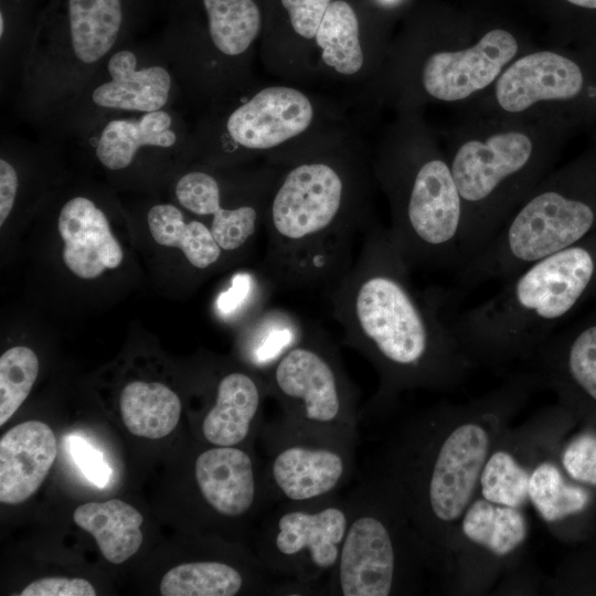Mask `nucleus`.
<instances>
[{
  "instance_id": "obj_11",
  "label": "nucleus",
  "mask_w": 596,
  "mask_h": 596,
  "mask_svg": "<svg viewBox=\"0 0 596 596\" xmlns=\"http://www.w3.org/2000/svg\"><path fill=\"white\" fill-rule=\"evenodd\" d=\"M268 394L292 425L350 440L356 438L358 391L338 349L318 327L262 373Z\"/></svg>"
},
{
  "instance_id": "obj_15",
  "label": "nucleus",
  "mask_w": 596,
  "mask_h": 596,
  "mask_svg": "<svg viewBox=\"0 0 596 596\" xmlns=\"http://www.w3.org/2000/svg\"><path fill=\"white\" fill-rule=\"evenodd\" d=\"M348 501L313 505L283 504L269 520L265 562L270 574L294 581L308 590L336 567L349 523Z\"/></svg>"
},
{
  "instance_id": "obj_6",
  "label": "nucleus",
  "mask_w": 596,
  "mask_h": 596,
  "mask_svg": "<svg viewBox=\"0 0 596 596\" xmlns=\"http://www.w3.org/2000/svg\"><path fill=\"white\" fill-rule=\"evenodd\" d=\"M34 29L15 91L19 118L43 130L128 38L125 0H61Z\"/></svg>"
},
{
  "instance_id": "obj_18",
  "label": "nucleus",
  "mask_w": 596,
  "mask_h": 596,
  "mask_svg": "<svg viewBox=\"0 0 596 596\" xmlns=\"http://www.w3.org/2000/svg\"><path fill=\"white\" fill-rule=\"evenodd\" d=\"M313 118L308 97L285 86L266 87L234 107L223 120L232 148L267 150L304 132Z\"/></svg>"
},
{
  "instance_id": "obj_32",
  "label": "nucleus",
  "mask_w": 596,
  "mask_h": 596,
  "mask_svg": "<svg viewBox=\"0 0 596 596\" xmlns=\"http://www.w3.org/2000/svg\"><path fill=\"white\" fill-rule=\"evenodd\" d=\"M243 574L217 561L183 563L169 570L160 583L163 596H233L242 590Z\"/></svg>"
},
{
  "instance_id": "obj_12",
  "label": "nucleus",
  "mask_w": 596,
  "mask_h": 596,
  "mask_svg": "<svg viewBox=\"0 0 596 596\" xmlns=\"http://www.w3.org/2000/svg\"><path fill=\"white\" fill-rule=\"evenodd\" d=\"M531 47L507 22L456 18L450 34L423 58L421 88L433 100L466 106Z\"/></svg>"
},
{
  "instance_id": "obj_8",
  "label": "nucleus",
  "mask_w": 596,
  "mask_h": 596,
  "mask_svg": "<svg viewBox=\"0 0 596 596\" xmlns=\"http://www.w3.org/2000/svg\"><path fill=\"white\" fill-rule=\"evenodd\" d=\"M349 523L327 590L341 596H390L411 592L427 566L407 514L377 476L351 493Z\"/></svg>"
},
{
  "instance_id": "obj_37",
  "label": "nucleus",
  "mask_w": 596,
  "mask_h": 596,
  "mask_svg": "<svg viewBox=\"0 0 596 596\" xmlns=\"http://www.w3.org/2000/svg\"><path fill=\"white\" fill-rule=\"evenodd\" d=\"M288 11L294 31L305 39L316 36L331 0H280Z\"/></svg>"
},
{
  "instance_id": "obj_35",
  "label": "nucleus",
  "mask_w": 596,
  "mask_h": 596,
  "mask_svg": "<svg viewBox=\"0 0 596 596\" xmlns=\"http://www.w3.org/2000/svg\"><path fill=\"white\" fill-rule=\"evenodd\" d=\"M558 460L571 479L596 487V433L575 436L558 450Z\"/></svg>"
},
{
  "instance_id": "obj_4",
  "label": "nucleus",
  "mask_w": 596,
  "mask_h": 596,
  "mask_svg": "<svg viewBox=\"0 0 596 596\" xmlns=\"http://www.w3.org/2000/svg\"><path fill=\"white\" fill-rule=\"evenodd\" d=\"M596 298V232L504 279L487 300L448 321L473 360L502 365L532 358L575 311Z\"/></svg>"
},
{
  "instance_id": "obj_36",
  "label": "nucleus",
  "mask_w": 596,
  "mask_h": 596,
  "mask_svg": "<svg viewBox=\"0 0 596 596\" xmlns=\"http://www.w3.org/2000/svg\"><path fill=\"white\" fill-rule=\"evenodd\" d=\"M67 445L70 454L86 479L97 487H105L109 481L111 470L103 453L78 435L67 436Z\"/></svg>"
},
{
  "instance_id": "obj_30",
  "label": "nucleus",
  "mask_w": 596,
  "mask_h": 596,
  "mask_svg": "<svg viewBox=\"0 0 596 596\" xmlns=\"http://www.w3.org/2000/svg\"><path fill=\"white\" fill-rule=\"evenodd\" d=\"M307 324L292 312L279 307H266L248 320L242 338L247 362L263 373L304 336Z\"/></svg>"
},
{
  "instance_id": "obj_31",
  "label": "nucleus",
  "mask_w": 596,
  "mask_h": 596,
  "mask_svg": "<svg viewBox=\"0 0 596 596\" xmlns=\"http://www.w3.org/2000/svg\"><path fill=\"white\" fill-rule=\"evenodd\" d=\"M322 61L342 75L358 73L364 63L359 38V21L352 7L343 1H332L315 36Z\"/></svg>"
},
{
  "instance_id": "obj_9",
  "label": "nucleus",
  "mask_w": 596,
  "mask_h": 596,
  "mask_svg": "<svg viewBox=\"0 0 596 596\" xmlns=\"http://www.w3.org/2000/svg\"><path fill=\"white\" fill-rule=\"evenodd\" d=\"M382 180L392 205L389 232L408 266L457 270L462 209L446 155L430 147L402 153L384 164Z\"/></svg>"
},
{
  "instance_id": "obj_33",
  "label": "nucleus",
  "mask_w": 596,
  "mask_h": 596,
  "mask_svg": "<svg viewBox=\"0 0 596 596\" xmlns=\"http://www.w3.org/2000/svg\"><path fill=\"white\" fill-rule=\"evenodd\" d=\"M275 290L272 283L260 270L235 273L230 285L221 290L214 301L216 316L226 322L251 320L263 309Z\"/></svg>"
},
{
  "instance_id": "obj_25",
  "label": "nucleus",
  "mask_w": 596,
  "mask_h": 596,
  "mask_svg": "<svg viewBox=\"0 0 596 596\" xmlns=\"http://www.w3.org/2000/svg\"><path fill=\"white\" fill-rule=\"evenodd\" d=\"M73 519L93 535L103 556L113 564L124 563L142 543V515L119 499L84 503L75 509Z\"/></svg>"
},
{
  "instance_id": "obj_23",
  "label": "nucleus",
  "mask_w": 596,
  "mask_h": 596,
  "mask_svg": "<svg viewBox=\"0 0 596 596\" xmlns=\"http://www.w3.org/2000/svg\"><path fill=\"white\" fill-rule=\"evenodd\" d=\"M194 476L204 501L226 518L246 514L257 496L252 457L236 446H213L195 459Z\"/></svg>"
},
{
  "instance_id": "obj_2",
  "label": "nucleus",
  "mask_w": 596,
  "mask_h": 596,
  "mask_svg": "<svg viewBox=\"0 0 596 596\" xmlns=\"http://www.w3.org/2000/svg\"><path fill=\"white\" fill-rule=\"evenodd\" d=\"M539 384L535 373H517L480 397L416 415L391 443L380 476L405 510L429 568L440 573L494 444Z\"/></svg>"
},
{
  "instance_id": "obj_29",
  "label": "nucleus",
  "mask_w": 596,
  "mask_h": 596,
  "mask_svg": "<svg viewBox=\"0 0 596 596\" xmlns=\"http://www.w3.org/2000/svg\"><path fill=\"white\" fill-rule=\"evenodd\" d=\"M206 15L209 51L236 58L251 47L260 30V11L254 0H202Z\"/></svg>"
},
{
  "instance_id": "obj_34",
  "label": "nucleus",
  "mask_w": 596,
  "mask_h": 596,
  "mask_svg": "<svg viewBox=\"0 0 596 596\" xmlns=\"http://www.w3.org/2000/svg\"><path fill=\"white\" fill-rule=\"evenodd\" d=\"M39 374L36 354L28 347L7 350L0 358V426L25 401Z\"/></svg>"
},
{
  "instance_id": "obj_1",
  "label": "nucleus",
  "mask_w": 596,
  "mask_h": 596,
  "mask_svg": "<svg viewBox=\"0 0 596 596\" xmlns=\"http://www.w3.org/2000/svg\"><path fill=\"white\" fill-rule=\"evenodd\" d=\"M389 230L372 224L351 268L326 290L343 341L374 366L372 407L409 390L449 391L476 365L449 324L440 289L417 290Z\"/></svg>"
},
{
  "instance_id": "obj_5",
  "label": "nucleus",
  "mask_w": 596,
  "mask_h": 596,
  "mask_svg": "<svg viewBox=\"0 0 596 596\" xmlns=\"http://www.w3.org/2000/svg\"><path fill=\"white\" fill-rule=\"evenodd\" d=\"M262 272L275 290L332 287L353 264L355 237L373 223L353 205L342 171L324 161L290 169L269 199Z\"/></svg>"
},
{
  "instance_id": "obj_7",
  "label": "nucleus",
  "mask_w": 596,
  "mask_h": 596,
  "mask_svg": "<svg viewBox=\"0 0 596 596\" xmlns=\"http://www.w3.org/2000/svg\"><path fill=\"white\" fill-rule=\"evenodd\" d=\"M596 232V160L551 171L476 257L459 268L457 290L512 276Z\"/></svg>"
},
{
  "instance_id": "obj_14",
  "label": "nucleus",
  "mask_w": 596,
  "mask_h": 596,
  "mask_svg": "<svg viewBox=\"0 0 596 596\" xmlns=\"http://www.w3.org/2000/svg\"><path fill=\"white\" fill-rule=\"evenodd\" d=\"M269 499L313 505L334 499L353 470L355 440L322 434L281 418L268 428Z\"/></svg>"
},
{
  "instance_id": "obj_28",
  "label": "nucleus",
  "mask_w": 596,
  "mask_h": 596,
  "mask_svg": "<svg viewBox=\"0 0 596 596\" xmlns=\"http://www.w3.org/2000/svg\"><path fill=\"white\" fill-rule=\"evenodd\" d=\"M147 223L158 244L179 248L198 270L217 265L224 254L209 226L200 220L187 222L182 210L174 204L152 205L147 213Z\"/></svg>"
},
{
  "instance_id": "obj_17",
  "label": "nucleus",
  "mask_w": 596,
  "mask_h": 596,
  "mask_svg": "<svg viewBox=\"0 0 596 596\" xmlns=\"http://www.w3.org/2000/svg\"><path fill=\"white\" fill-rule=\"evenodd\" d=\"M560 406L543 408L515 427H507L482 469L478 494L486 500L524 509L529 480L536 465L558 451Z\"/></svg>"
},
{
  "instance_id": "obj_16",
  "label": "nucleus",
  "mask_w": 596,
  "mask_h": 596,
  "mask_svg": "<svg viewBox=\"0 0 596 596\" xmlns=\"http://www.w3.org/2000/svg\"><path fill=\"white\" fill-rule=\"evenodd\" d=\"M76 140L100 167L120 173L141 162L183 158L193 137L179 111L170 107L105 118Z\"/></svg>"
},
{
  "instance_id": "obj_26",
  "label": "nucleus",
  "mask_w": 596,
  "mask_h": 596,
  "mask_svg": "<svg viewBox=\"0 0 596 596\" xmlns=\"http://www.w3.org/2000/svg\"><path fill=\"white\" fill-rule=\"evenodd\" d=\"M529 503L546 528L557 534L565 522L589 508L592 492L566 475L556 451L533 469L529 480Z\"/></svg>"
},
{
  "instance_id": "obj_24",
  "label": "nucleus",
  "mask_w": 596,
  "mask_h": 596,
  "mask_svg": "<svg viewBox=\"0 0 596 596\" xmlns=\"http://www.w3.org/2000/svg\"><path fill=\"white\" fill-rule=\"evenodd\" d=\"M268 389L264 376L244 371L223 375L214 404L203 417L202 435L212 446H237L252 433Z\"/></svg>"
},
{
  "instance_id": "obj_3",
  "label": "nucleus",
  "mask_w": 596,
  "mask_h": 596,
  "mask_svg": "<svg viewBox=\"0 0 596 596\" xmlns=\"http://www.w3.org/2000/svg\"><path fill=\"white\" fill-rule=\"evenodd\" d=\"M562 129L550 120L464 113L446 153L462 209L458 269L552 171Z\"/></svg>"
},
{
  "instance_id": "obj_22",
  "label": "nucleus",
  "mask_w": 596,
  "mask_h": 596,
  "mask_svg": "<svg viewBox=\"0 0 596 596\" xmlns=\"http://www.w3.org/2000/svg\"><path fill=\"white\" fill-rule=\"evenodd\" d=\"M57 455L56 438L49 425L28 421L0 439V501L18 504L33 496Z\"/></svg>"
},
{
  "instance_id": "obj_13",
  "label": "nucleus",
  "mask_w": 596,
  "mask_h": 596,
  "mask_svg": "<svg viewBox=\"0 0 596 596\" xmlns=\"http://www.w3.org/2000/svg\"><path fill=\"white\" fill-rule=\"evenodd\" d=\"M524 509L477 496L464 512L440 574L449 592L482 595L514 571L529 536Z\"/></svg>"
},
{
  "instance_id": "obj_21",
  "label": "nucleus",
  "mask_w": 596,
  "mask_h": 596,
  "mask_svg": "<svg viewBox=\"0 0 596 596\" xmlns=\"http://www.w3.org/2000/svg\"><path fill=\"white\" fill-rule=\"evenodd\" d=\"M178 203L190 213L211 217L209 228L224 253H235L252 244L262 217L260 207L232 210L217 177L206 170L182 173L173 189Z\"/></svg>"
},
{
  "instance_id": "obj_10",
  "label": "nucleus",
  "mask_w": 596,
  "mask_h": 596,
  "mask_svg": "<svg viewBox=\"0 0 596 596\" xmlns=\"http://www.w3.org/2000/svg\"><path fill=\"white\" fill-rule=\"evenodd\" d=\"M182 88L160 43L119 45L41 131L77 139L105 118L174 107Z\"/></svg>"
},
{
  "instance_id": "obj_38",
  "label": "nucleus",
  "mask_w": 596,
  "mask_h": 596,
  "mask_svg": "<svg viewBox=\"0 0 596 596\" xmlns=\"http://www.w3.org/2000/svg\"><path fill=\"white\" fill-rule=\"evenodd\" d=\"M21 596H95L93 585L83 578L44 577L30 583Z\"/></svg>"
},
{
  "instance_id": "obj_20",
  "label": "nucleus",
  "mask_w": 596,
  "mask_h": 596,
  "mask_svg": "<svg viewBox=\"0 0 596 596\" xmlns=\"http://www.w3.org/2000/svg\"><path fill=\"white\" fill-rule=\"evenodd\" d=\"M57 230L64 241V263L79 278L93 279L120 265L123 249L105 211L94 199L75 194L65 200L58 212Z\"/></svg>"
},
{
  "instance_id": "obj_19",
  "label": "nucleus",
  "mask_w": 596,
  "mask_h": 596,
  "mask_svg": "<svg viewBox=\"0 0 596 596\" xmlns=\"http://www.w3.org/2000/svg\"><path fill=\"white\" fill-rule=\"evenodd\" d=\"M540 385L554 389L565 402L596 406V307L533 353Z\"/></svg>"
},
{
  "instance_id": "obj_27",
  "label": "nucleus",
  "mask_w": 596,
  "mask_h": 596,
  "mask_svg": "<svg viewBox=\"0 0 596 596\" xmlns=\"http://www.w3.org/2000/svg\"><path fill=\"white\" fill-rule=\"evenodd\" d=\"M119 408L132 435L158 439L177 427L182 406L179 396L164 384L134 381L121 391Z\"/></svg>"
},
{
  "instance_id": "obj_39",
  "label": "nucleus",
  "mask_w": 596,
  "mask_h": 596,
  "mask_svg": "<svg viewBox=\"0 0 596 596\" xmlns=\"http://www.w3.org/2000/svg\"><path fill=\"white\" fill-rule=\"evenodd\" d=\"M17 195V172L7 159L0 157V225L13 211Z\"/></svg>"
},
{
  "instance_id": "obj_40",
  "label": "nucleus",
  "mask_w": 596,
  "mask_h": 596,
  "mask_svg": "<svg viewBox=\"0 0 596 596\" xmlns=\"http://www.w3.org/2000/svg\"><path fill=\"white\" fill-rule=\"evenodd\" d=\"M562 1L577 9L596 11V0H562Z\"/></svg>"
}]
</instances>
